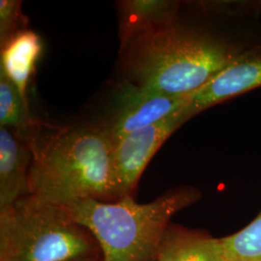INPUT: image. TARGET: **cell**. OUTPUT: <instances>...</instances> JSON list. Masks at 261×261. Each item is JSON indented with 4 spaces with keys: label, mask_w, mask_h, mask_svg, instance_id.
Returning a JSON list of instances; mask_svg holds the SVG:
<instances>
[{
    "label": "cell",
    "mask_w": 261,
    "mask_h": 261,
    "mask_svg": "<svg viewBox=\"0 0 261 261\" xmlns=\"http://www.w3.org/2000/svg\"><path fill=\"white\" fill-rule=\"evenodd\" d=\"M44 124L21 137L32 151L30 195L70 207L84 199L117 201L113 181V142L107 127L67 126L42 133Z\"/></svg>",
    "instance_id": "1"
},
{
    "label": "cell",
    "mask_w": 261,
    "mask_h": 261,
    "mask_svg": "<svg viewBox=\"0 0 261 261\" xmlns=\"http://www.w3.org/2000/svg\"><path fill=\"white\" fill-rule=\"evenodd\" d=\"M244 47L176 21L137 38L120 50L128 82L171 96L196 92Z\"/></svg>",
    "instance_id": "2"
},
{
    "label": "cell",
    "mask_w": 261,
    "mask_h": 261,
    "mask_svg": "<svg viewBox=\"0 0 261 261\" xmlns=\"http://www.w3.org/2000/svg\"><path fill=\"white\" fill-rule=\"evenodd\" d=\"M200 197L195 187L179 186L149 203L140 204L127 196L113 202L84 199L68 209L93 235L103 261H156L171 218Z\"/></svg>",
    "instance_id": "3"
},
{
    "label": "cell",
    "mask_w": 261,
    "mask_h": 261,
    "mask_svg": "<svg viewBox=\"0 0 261 261\" xmlns=\"http://www.w3.org/2000/svg\"><path fill=\"white\" fill-rule=\"evenodd\" d=\"M101 257L100 246L93 235L75 222L66 207L28 196L0 213V261Z\"/></svg>",
    "instance_id": "4"
},
{
    "label": "cell",
    "mask_w": 261,
    "mask_h": 261,
    "mask_svg": "<svg viewBox=\"0 0 261 261\" xmlns=\"http://www.w3.org/2000/svg\"><path fill=\"white\" fill-rule=\"evenodd\" d=\"M178 112L162 121L130 133L113 145V181L118 200L133 196L151 159L169 137L186 123Z\"/></svg>",
    "instance_id": "5"
},
{
    "label": "cell",
    "mask_w": 261,
    "mask_h": 261,
    "mask_svg": "<svg viewBox=\"0 0 261 261\" xmlns=\"http://www.w3.org/2000/svg\"><path fill=\"white\" fill-rule=\"evenodd\" d=\"M261 87V44L245 47L205 85L188 96L179 113L188 121L207 109Z\"/></svg>",
    "instance_id": "6"
},
{
    "label": "cell",
    "mask_w": 261,
    "mask_h": 261,
    "mask_svg": "<svg viewBox=\"0 0 261 261\" xmlns=\"http://www.w3.org/2000/svg\"><path fill=\"white\" fill-rule=\"evenodd\" d=\"M188 96H171L125 83L116 97V107L108 128L113 145L130 133L162 121L186 103Z\"/></svg>",
    "instance_id": "7"
},
{
    "label": "cell",
    "mask_w": 261,
    "mask_h": 261,
    "mask_svg": "<svg viewBox=\"0 0 261 261\" xmlns=\"http://www.w3.org/2000/svg\"><path fill=\"white\" fill-rule=\"evenodd\" d=\"M32 151L17 130L0 128V213L30 195Z\"/></svg>",
    "instance_id": "8"
},
{
    "label": "cell",
    "mask_w": 261,
    "mask_h": 261,
    "mask_svg": "<svg viewBox=\"0 0 261 261\" xmlns=\"http://www.w3.org/2000/svg\"><path fill=\"white\" fill-rule=\"evenodd\" d=\"M156 261H228L222 238L203 230L168 224Z\"/></svg>",
    "instance_id": "9"
},
{
    "label": "cell",
    "mask_w": 261,
    "mask_h": 261,
    "mask_svg": "<svg viewBox=\"0 0 261 261\" xmlns=\"http://www.w3.org/2000/svg\"><path fill=\"white\" fill-rule=\"evenodd\" d=\"M179 7V1H121L119 4L120 50L137 38L178 21Z\"/></svg>",
    "instance_id": "10"
},
{
    "label": "cell",
    "mask_w": 261,
    "mask_h": 261,
    "mask_svg": "<svg viewBox=\"0 0 261 261\" xmlns=\"http://www.w3.org/2000/svg\"><path fill=\"white\" fill-rule=\"evenodd\" d=\"M43 44L37 33L30 29L20 30L1 47L0 69L19 89L28 103V84L34 74Z\"/></svg>",
    "instance_id": "11"
},
{
    "label": "cell",
    "mask_w": 261,
    "mask_h": 261,
    "mask_svg": "<svg viewBox=\"0 0 261 261\" xmlns=\"http://www.w3.org/2000/svg\"><path fill=\"white\" fill-rule=\"evenodd\" d=\"M40 125L42 123L31 116L29 105L23 100L17 86L0 69V127L22 135Z\"/></svg>",
    "instance_id": "12"
},
{
    "label": "cell",
    "mask_w": 261,
    "mask_h": 261,
    "mask_svg": "<svg viewBox=\"0 0 261 261\" xmlns=\"http://www.w3.org/2000/svg\"><path fill=\"white\" fill-rule=\"evenodd\" d=\"M228 261H261V210L248 225L223 237Z\"/></svg>",
    "instance_id": "13"
},
{
    "label": "cell",
    "mask_w": 261,
    "mask_h": 261,
    "mask_svg": "<svg viewBox=\"0 0 261 261\" xmlns=\"http://www.w3.org/2000/svg\"><path fill=\"white\" fill-rule=\"evenodd\" d=\"M19 0L0 1V46L5 45L20 30L27 29L28 19L22 15Z\"/></svg>",
    "instance_id": "14"
},
{
    "label": "cell",
    "mask_w": 261,
    "mask_h": 261,
    "mask_svg": "<svg viewBox=\"0 0 261 261\" xmlns=\"http://www.w3.org/2000/svg\"><path fill=\"white\" fill-rule=\"evenodd\" d=\"M75 261H103V258H95V259H84V260H75Z\"/></svg>",
    "instance_id": "15"
}]
</instances>
